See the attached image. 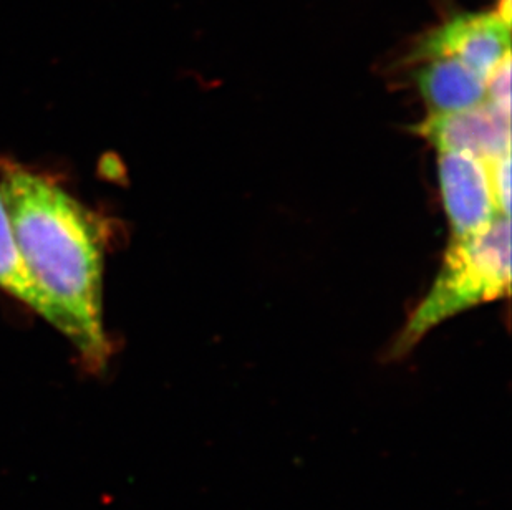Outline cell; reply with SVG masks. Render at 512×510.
Here are the masks:
<instances>
[{
	"label": "cell",
	"instance_id": "obj_2",
	"mask_svg": "<svg viewBox=\"0 0 512 510\" xmlns=\"http://www.w3.org/2000/svg\"><path fill=\"white\" fill-rule=\"evenodd\" d=\"M511 224L499 216L483 231L451 237L440 274L398 335L392 357L411 352L433 328L458 313L509 295Z\"/></svg>",
	"mask_w": 512,
	"mask_h": 510
},
{
	"label": "cell",
	"instance_id": "obj_8",
	"mask_svg": "<svg viewBox=\"0 0 512 510\" xmlns=\"http://www.w3.org/2000/svg\"><path fill=\"white\" fill-rule=\"evenodd\" d=\"M489 164V179L493 188L494 203L501 216L509 217L511 209V154L494 159Z\"/></svg>",
	"mask_w": 512,
	"mask_h": 510
},
{
	"label": "cell",
	"instance_id": "obj_4",
	"mask_svg": "<svg viewBox=\"0 0 512 510\" xmlns=\"http://www.w3.org/2000/svg\"><path fill=\"white\" fill-rule=\"evenodd\" d=\"M416 135L440 153H464L491 163L511 154V111L491 102L453 113H430Z\"/></svg>",
	"mask_w": 512,
	"mask_h": 510
},
{
	"label": "cell",
	"instance_id": "obj_9",
	"mask_svg": "<svg viewBox=\"0 0 512 510\" xmlns=\"http://www.w3.org/2000/svg\"><path fill=\"white\" fill-rule=\"evenodd\" d=\"M488 102L511 111V58L501 63V67L489 78Z\"/></svg>",
	"mask_w": 512,
	"mask_h": 510
},
{
	"label": "cell",
	"instance_id": "obj_1",
	"mask_svg": "<svg viewBox=\"0 0 512 510\" xmlns=\"http://www.w3.org/2000/svg\"><path fill=\"white\" fill-rule=\"evenodd\" d=\"M0 184L20 255L57 313V330L90 370H103L112 345L103 325L102 219L47 174L7 164Z\"/></svg>",
	"mask_w": 512,
	"mask_h": 510
},
{
	"label": "cell",
	"instance_id": "obj_3",
	"mask_svg": "<svg viewBox=\"0 0 512 510\" xmlns=\"http://www.w3.org/2000/svg\"><path fill=\"white\" fill-rule=\"evenodd\" d=\"M456 58L488 83L501 63L511 58V10L469 12L431 30L411 52L413 62Z\"/></svg>",
	"mask_w": 512,
	"mask_h": 510
},
{
	"label": "cell",
	"instance_id": "obj_6",
	"mask_svg": "<svg viewBox=\"0 0 512 510\" xmlns=\"http://www.w3.org/2000/svg\"><path fill=\"white\" fill-rule=\"evenodd\" d=\"M413 83L430 113H453L488 102V83L456 58L418 62Z\"/></svg>",
	"mask_w": 512,
	"mask_h": 510
},
{
	"label": "cell",
	"instance_id": "obj_5",
	"mask_svg": "<svg viewBox=\"0 0 512 510\" xmlns=\"http://www.w3.org/2000/svg\"><path fill=\"white\" fill-rule=\"evenodd\" d=\"M438 179L453 237L483 231L501 216L494 203L489 164L483 159L464 153H440Z\"/></svg>",
	"mask_w": 512,
	"mask_h": 510
},
{
	"label": "cell",
	"instance_id": "obj_7",
	"mask_svg": "<svg viewBox=\"0 0 512 510\" xmlns=\"http://www.w3.org/2000/svg\"><path fill=\"white\" fill-rule=\"evenodd\" d=\"M0 290L27 305L50 325L58 328L57 313L49 300L40 292L25 267L19 247L15 242L14 229L5 206L2 184H0Z\"/></svg>",
	"mask_w": 512,
	"mask_h": 510
}]
</instances>
